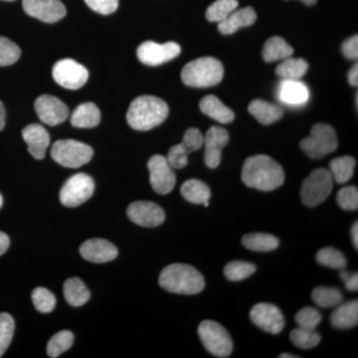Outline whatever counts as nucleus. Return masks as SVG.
<instances>
[{"mask_svg":"<svg viewBox=\"0 0 358 358\" xmlns=\"http://www.w3.org/2000/svg\"><path fill=\"white\" fill-rule=\"evenodd\" d=\"M242 181L248 187L261 192H272L284 183V169L268 155H253L245 162Z\"/></svg>","mask_w":358,"mask_h":358,"instance_id":"obj_1","label":"nucleus"},{"mask_svg":"<svg viewBox=\"0 0 358 358\" xmlns=\"http://www.w3.org/2000/svg\"><path fill=\"white\" fill-rule=\"evenodd\" d=\"M169 113V106L162 99L141 96L129 105L127 121L136 131H150L166 121Z\"/></svg>","mask_w":358,"mask_h":358,"instance_id":"obj_2","label":"nucleus"},{"mask_svg":"<svg viewBox=\"0 0 358 358\" xmlns=\"http://www.w3.org/2000/svg\"><path fill=\"white\" fill-rule=\"evenodd\" d=\"M159 285L171 293L196 294L203 291V275L194 267L186 264H173L162 271Z\"/></svg>","mask_w":358,"mask_h":358,"instance_id":"obj_3","label":"nucleus"},{"mask_svg":"<svg viewBox=\"0 0 358 358\" xmlns=\"http://www.w3.org/2000/svg\"><path fill=\"white\" fill-rule=\"evenodd\" d=\"M222 63L213 57H201L186 64L181 71V79L186 86L207 88L222 81Z\"/></svg>","mask_w":358,"mask_h":358,"instance_id":"obj_4","label":"nucleus"},{"mask_svg":"<svg viewBox=\"0 0 358 358\" xmlns=\"http://www.w3.org/2000/svg\"><path fill=\"white\" fill-rule=\"evenodd\" d=\"M338 145L336 131L327 124H315L310 136L301 141V150L313 159H322L336 152Z\"/></svg>","mask_w":358,"mask_h":358,"instance_id":"obj_5","label":"nucleus"},{"mask_svg":"<svg viewBox=\"0 0 358 358\" xmlns=\"http://www.w3.org/2000/svg\"><path fill=\"white\" fill-rule=\"evenodd\" d=\"M93 148L75 140H60L54 143L51 155L60 166L68 169H79L88 164L93 157Z\"/></svg>","mask_w":358,"mask_h":358,"instance_id":"obj_6","label":"nucleus"},{"mask_svg":"<svg viewBox=\"0 0 358 358\" xmlns=\"http://www.w3.org/2000/svg\"><path fill=\"white\" fill-rule=\"evenodd\" d=\"M334 187V178L331 171L326 169L313 171L301 188V199L308 207L317 206L329 196Z\"/></svg>","mask_w":358,"mask_h":358,"instance_id":"obj_7","label":"nucleus"},{"mask_svg":"<svg viewBox=\"0 0 358 358\" xmlns=\"http://www.w3.org/2000/svg\"><path fill=\"white\" fill-rule=\"evenodd\" d=\"M199 336L207 352L225 358L233 352V341L228 331L218 322L204 320L199 327Z\"/></svg>","mask_w":358,"mask_h":358,"instance_id":"obj_8","label":"nucleus"},{"mask_svg":"<svg viewBox=\"0 0 358 358\" xmlns=\"http://www.w3.org/2000/svg\"><path fill=\"white\" fill-rule=\"evenodd\" d=\"M95 192L93 178L86 173L71 176L60 192L61 203L67 207H77L91 199Z\"/></svg>","mask_w":358,"mask_h":358,"instance_id":"obj_9","label":"nucleus"},{"mask_svg":"<svg viewBox=\"0 0 358 358\" xmlns=\"http://www.w3.org/2000/svg\"><path fill=\"white\" fill-rule=\"evenodd\" d=\"M53 78L63 88L78 90L88 81L89 72L83 65L73 59L66 58L54 65Z\"/></svg>","mask_w":358,"mask_h":358,"instance_id":"obj_10","label":"nucleus"},{"mask_svg":"<svg viewBox=\"0 0 358 358\" xmlns=\"http://www.w3.org/2000/svg\"><path fill=\"white\" fill-rule=\"evenodd\" d=\"M150 185L155 192L166 195L173 192L176 183L173 169L164 155H155L148 162Z\"/></svg>","mask_w":358,"mask_h":358,"instance_id":"obj_11","label":"nucleus"},{"mask_svg":"<svg viewBox=\"0 0 358 358\" xmlns=\"http://www.w3.org/2000/svg\"><path fill=\"white\" fill-rule=\"evenodd\" d=\"M180 52V46L176 42L159 44L154 41H145L140 45L136 54L143 64L159 66L173 60Z\"/></svg>","mask_w":358,"mask_h":358,"instance_id":"obj_12","label":"nucleus"},{"mask_svg":"<svg viewBox=\"0 0 358 358\" xmlns=\"http://www.w3.org/2000/svg\"><path fill=\"white\" fill-rule=\"evenodd\" d=\"M250 319L264 331L272 334L281 333L285 327L281 310L272 303H257L250 312Z\"/></svg>","mask_w":358,"mask_h":358,"instance_id":"obj_13","label":"nucleus"},{"mask_svg":"<svg viewBox=\"0 0 358 358\" xmlns=\"http://www.w3.org/2000/svg\"><path fill=\"white\" fill-rule=\"evenodd\" d=\"M23 8L28 15L46 23H55L67 13L60 0H23Z\"/></svg>","mask_w":358,"mask_h":358,"instance_id":"obj_14","label":"nucleus"},{"mask_svg":"<svg viewBox=\"0 0 358 358\" xmlns=\"http://www.w3.org/2000/svg\"><path fill=\"white\" fill-rule=\"evenodd\" d=\"M35 110L44 124L57 126L69 117V109L60 99L50 95L40 96L35 102Z\"/></svg>","mask_w":358,"mask_h":358,"instance_id":"obj_15","label":"nucleus"},{"mask_svg":"<svg viewBox=\"0 0 358 358\" xmlns=\"http://www.w3.org/2000/svg\"><path fill=\"white\" fill-rule=\"evenodd\" d=\"M129 218L143 227H157L166 220V214L159 205L150 201H136L129 205Z\"/></svg>","mask_w":358,"mask_h":358,"instance_id":"obj_16","label":"nucleus"},{"mask_svg":"<svg viewBox=\"0 0 358 358\" xmlns=\"http://www.w3.org/2000/svg\"><path fill=\"white\" fill-rule=\"evenodd\" d=\"M229 141V134L219 127H211L204 136V162L209 169H216L220 164L222 150Z\"/></svg>","mask_w":358,"mask_h":358,"instance_id":"obj_17","label":"nucleus"},{"mask_svg":"<svg viewBox=\"0 0 358 358\" xmlns=\"http://www.w3.org/2000/svg\"><path fill=\"white\" fill-rule=\"evenodd\" d=\"M80 253L85 260L101 264L115 260L117 256V249L108 240L95 238L85 242L80 248Z\"/></svg>","mask_w":358,"mask_h":358,"instance_id":"obj_18","label":"nucleus"},{"mask_svg":"<svg viewBox=\"0 0 358 358\" xmlns=\"http://www.w3.org/2000/svg\"><path fill=\"white\" fill-rule=\"evenodd\" d=\"M23 140L28 145V152L34 159H42L45 157L47 148L50 145V136L38 124H32L22 131Z\"/></svg>","mask_w":358,"mask_h":358,"instance_id":"obj_19","label":"nucleus"},{"mask_svg":"<svg viewBox=\"0 0 358 358\" xmlns=\"http://www.w3.org/2000/svg\"><path fill=\"white\" fill-rule=\"evenodd\" d=\"M278 95L282 103L289 106L305 105L310 98L308 87L300 80H282Z\"/></svg>","mask_w":358,"mask_h":358,"instance_id":"obj_20","label":"nucleus"},{"mask_svg":"<svg viewBox=\"0 0 358 358\" xmlns=\"http://www.w3.org/2000/svg\"><path fill=\"white\" fill-rule=\"evenodd\" d=\"M257 20V14L252 7L236 9L223 20L218 23V30L224 35L233 34L243 27L253 25Z\"/></svg>","mask_w":358,"mask_h":358,"instance_id":"obj_21","label":"nucleus"},{"mask_svg":"<svg viewBox=\"0 0 358 358\" xmlns=\"http://www.w3.org/2000/svg\"><path fill=\"white\" fill-rule=\"evenodd\" d=\"M331 322L336 329H348L358 324V301L352 300L336 306L331 315Z\"/></svg>","mask_w":358,"mask_h":358,"instance_id":"obj_22","label":"nucleus"},{"mask_svg":"<svg viewBox=\"0 0 358 358\" xmlns=\"http://www.w3.org/2000/svg\"><path fill=\"white\" fill-rule=\"evenodd\" d=\"M100 122V110L94 103H81L71 115V124L78 129L95 128Z\"/></svg>","mask_w":358,"mask_h":358,"instance_id":"obj_23","label":"nucleus"},{"mask_svg":"<svg viewBox=\"0 0 358 358\" xmlns=\"http://www.w3.org/2000/svg\"><path fill=\"white\" fill-rule=\"evenodd\" d=\"M200 110L203 114L221 124H229L235 117L233 110L224 105L217 96L213 95L206 96L202 99L200 102Z\"/></svg>","mask_w":358,"mask_h":358,"instance_id":"obj_24","label":"nucleus"},{"mask_svg":"<svg viewBox=\"0 0 358 358\" xmlns=\"http://www.w3.org/2000/svg\"><path fill=\"white\" fill-rule=\"evenodd\" d=\"M249 112L255 117L257 121L266 126L279 121L284 115L279 106L268 103L267 101L260 100V99L250 103Z\"/></svg>","mask_w":358,"mask_h":358,"instance_id":"obj_25","label":"nucleus"},{"mask_svg":"<svg viewBox=\"0 0 358 358\" xmlns=\"http://www.w3.org/2000/svg\"><path fill=\"white\" fill-rule=\"evenodd\" d=\"M180 192L185 199L190 203L209 206V199L211 197L210 188L203 181L199 179H189L181 186Z\"/></svg>","mask_w":358,"mask_h":358,"instance_id":"obj_26","label":"nucleus"},{"mask_svg":"<svg viewBox=\"0 0 358 358\" xmlns=\"http://www.w3.org/2000/svg\"><path fill=\"white\" fill-rule=\"evenodd\" d=\"M64 296L72 307H82L90 300L89 289L79 278H71L64 284Z\"/></svg>","mask_w":358,"mask_h":358,"instance_id":"obj_27","label":"nucleus"},{"mask_svg":"<svg viewBox=\"0 0 358 358\" xmlns=\"http://www.w3.org/2000/svg\"><path fill=\"white\" fill-rule=\"evenodd\" d=\"M262 54L266 62H274L291 57L294 54V49L282 37L274 36L267 40L264 45Z\"/></svg>","mask_w":358,"mask_h":358,"instance_id":"obj_28","label":"nucleus"},{"mask_svg":"<svg viewBox=\"0 0 358 358\" xmlns=\"http://www.w3.org/2000/svg\"><path fill=\"white\" fill-rule=\"evenodd\" d=\"M242 244L245 248L256 252H268L279 247V239L274 235L266 233H252L242 238Z\"/></svg>","mask_w":358,"mask_h":358,"instance_id":"obj_29","label":"nucleus"},{"mask_svg":"<svg viewBox=\"0 0 358 358\" xmlns=\"http://www.w3.org/2000/svg\"><path fill=\"white\" fill-rule=\"evenodd\" d=\"M308 64L301 58H286L275 69V74L282 80H300L307 74Z\"/></svg>","mask_w":358,"mask_h":358,"instance_id":"obj_30","label":"nucleus"},{"mask_svg":"<svg viewBox=\"0 0 358 358\" xmlns=\"http://www.w3.org/2000/svg\"><path fill=\"white\" fill-rule=\"evenodd\" d=\"M355 166H357L355 159L350 155H345V157H336L331 160L329 164V169H331L329 171L334 181L339 185H343L352 178Z\"/></svg>","mask_w":358,"mask_h":358,"instance_id":"obj_31","label":"nucleus"},{"mask_svg":"<svg viewBox=\"0 0 358 358\" xmlns=\"http://www.w3.org/2000/svg\"><path fill=\"white\" fill-rule=\"evenodd\" d=\"M312 299L315 305L320 308H336L343 301V294L338 289L333 287H317L313 289Z\"/></svg>","mask_w":358,"mask_h":358,"instance_id":"obj_32","label":"nucleus"},{"mask_svg":"<svg viewBox=\"0 0 358 358\" xmlns=\"http://www.w3.org/2000/svg\"><path fill=\"white\" fill-rule=\"evenodd\" d=\"M237 0H216L206 11L207 20L211 22H222L233 11L236 10Z\"/></svg>","mask_w":358,"mask_h":358,"instance_id":"obj_33","label":"nucleus"},{"mask_svg":"<svg viewBox=\"0 0 358 358\" xmlns=\"http://www.w3.org/2000/svg\"><path fill=\"white\" fill-rule=\"evenodd\" d=\"M317 261L324 267L338 268V270H343L348 265V260L343 252L333 247L320 249L317 254Z\"/></svg>","mask_w":358,"mask_h":358,"instance_id":"obj_34","label":"nucleus"},{"mask_svg":"<svg viewBox=\"0 0 358 358\" xmlns=\"http://www.w3.org/2000/svg\"><path fill=\"white\" fill-rule=\"evenodd\" d=\"M74 343V336L69 331H62L52 336L47 345V355L49 357H60L63 352H67Z\"/></svg>","mask_w":358,"mask_h":358,"instance_id":"obj_35","label":"nucleus"},{"mask_svg":"<svg viewBox=\"0 0 358 358\" xmlns=\"http://www.w3.org/2000/svg\"><path fill=\"white\" fill-rule=\"evenodd\" d=\"M255 272L256 266L244 261H233L224 268V274L231 282L243 281Z\"/></svg>","mask_w":358,"mask_h":358,"instance_id":"obj_36","label":"nucleus"},{"mask_svg":"<svg viewBox=\"0 0 358 358\" xmlns=\"http://www.w3.org/2000/svg\"><path fill=\"white\" fill-rule=\"evenodd\" d=\"M320 338V334L315 329H306L299 327L289 334L292 343L301 350L315 348L319 345Z\"/></svg>","mask_w":358,"mask_h":358,"instance_id":"obj_37","label":"nucleus"},{"mask_svg":"<svg viewBox=\"0 0 358 358\" xmlns=\"http://www.w3.org/2000/svg\"><path fill=\"white\" fill-rule=\"evenodd\" d=\"M15 324L8 313H0V357L4 355L13 341Z\"/></svg>","mask_w":358,"mask_h":358,"instance_id":"obj_38","label":"nucleus"},{"mask_svg":"<svg viewBox=\"0 0 358 358\" xmlns=\"http://www.w3.org/2000/svg\"><path fill=\"white\" fill-rule=\"evenodd\" d=\"M21 50L14 42L6 37L0 36V67H6L17 62Z\"/></svg>","mask_w":358,"mask_h":358,"instance_id":"obj_39","label":"nucleus"},{"mask_svg":"<svg viewBox=\"0 0 358 358\" xmlns=\"http://www.w3.org/2000/svg\"><path fill=\"white\" fill-rule=\"evenodd\" d=\"M32 301L38 312L49 313L55 308L56 298L49 289L36 288L32 293Z\"/></svg>","mask_w":358,"mask_h":358,"instance_id":"obj_40","label":"nucleus"},{"mask_svg":"<svg viewBox=\"0 0 358 358\" xmlns=\"http://www.w3.org/2000/svg\"><path fill=\"white\" fill-rule=\"evenodd\" d=\"M322 313L317 308L306 307L296 315V322L299 327L306 329H315L322 322Z\"/></svg>","mask_w":358,"mask_h":358,"instance_id":"obj_41","label":"nucleus"},{"mask_svg":"<svg viewBox=\"0 0 358 358\" xmlns=\"http://www.w3.org/2000/svg\"><path fill=\"white\" fill-rule=\"evenodd\" d=\"M336 202L343 210H357L358 190L355 186H345L336 195Z\"/></svg>","mask_w":358,"mask_h":358,"instance_id":"obj_42","label":"nucleus"},{"mask_svg":"<svg viewBox=\"0 0 358 358\" xmlns=\"http://www.w3.org/2000/svg\"><path fill=\"white\" fill-rule=\"evenodd\" d=\"M203 134L199 129H188L183 136V140L181 141L180 145L185 148L188 154H192L193 152L200 150L203 145Z\"/></svg>","mask_w":358,"mask_h":358,"instance_id":"obj_43","label":"nucleus"},{"mask_svg":"<svg viewBox=\"0 0 358 358\" xmlns=\"http://www.w3.org/2000/svg\"><path fill=\"white\" fill-rule=\"evenodd\" d=\"M188 155L189 154L186 152L185 148L179 143L169 150L166 159L173 169H181L187 166Z\"/></svg>","mask_w":358,"mask_h":358,"instance_id":"obj_44","label":"nucleus"},{"mask_svg":"<svg viewBox=\"0 0 358 358\" xmlns=\"http://www.w3.org/2000/svg\"><path fill=\"white\" fill-rule=\"evenodd\" d=\"M87 6L103 15H109L114 13L119 7V0H85Z\"/></svg>","mask_w":358,"mask_h":358,"instance_id":"obj_45","label":"nucleus"},{"mask_svg":"<svg viewBox=\"0 0 358 358\" xmlns=\"http://www.w3.org/2000/svg\"><path fill=\"white\" fill-rule=\"evenodd\" d=\"M343 55L346 58L352 59V60H357L358 57V36L350 37L343 42V47H341Z\"/></svg>","mask_w":358,"mask_h":358,"instance_id":"obj_46","label":"nucleus"},{"mask_svg":"<svg viewBox=\"0 0 358 358\" xmlns=\"http://www.w3.org/2000/svg\"><path fill=\"white\" fill-rule=\"evenodd\" d=\"M341 279L345 282V288L350 292H357L358 289V275L357 273L350 274L345 268H343L341 272Z\"/></svg>","mask_w":358,"mask_h":358,"instance_id":"obj_47","label":"nucleus"},{"mask_svg":"<svg viewBox=\"0 0 358 358\" xmlns=\"http://www.w3.org/2000/svg\"><path fill=\"white\" fill-rule=\"evenodd\" d=\"M348 82L353 87H357L358 85V65L353 66L350 72H348Z\"/></svg>","mask_w":358,"mask_h":358,"instance_id":"obj_48","label":"nucleus"},{"mask_svg":"<svg viewBox=\"0 0 358 358\" xmlns=\"http://www.w3.org/2000/svg\"><path fill=\"white\" fill-rule=\"evenodd\" d=\"M9 244H10V241H9L8 236H7L6 233L0 232V256L6 253L7 249H8Z\"/></svg>","mask_w":358,"mask_h":358,"instance_id":"obj_49","label":"nucleus"},{"mask_svg":"<svg viewBox=\"0 0 358 358\" xmlns=\"http://www.w3.org/2000/svg\"><path fill=\"white\" fill-rule=\"evenodd\" d=\"M6 112L3 103L0 101V131L6 127Z\"/></svg>","mask_w":358,"mask_h":358,"instance_id":"obj_50","label":"nucleus"},{"mask_svg":"<svg viewBox=\"0 0 358 358\" xmlns=\"http://www.w3.org/2000/svg\"><path fill=\"white\" fill-rule=\"evenodd\" d=\"M352 239L353 246L355 247V249H358V223L355 222L353 224L352 229Z\"/></svg>","mask_w":358,"mask_h":358,"instance_id":"obj_51","label":"nucleus"},{"mask_svg":"<svg viewBox=\"0 0 358 358\" xmlns=\"http://www.w3.org/2000/svg\"><path fill=\"white\" fill-rule=\"evenodd\" d=\"M301 2L306 4V6H315L317 3V0H301Z\"/></svg>","mask_w":358,"mask_h":358,"instance_id":"obj_52","label":"nucleus"},{"mask_svg":"<svg viewBox=\"0 0 358 358\" xmlns=\"http://www.w3.org/2000/svg\"><path fill=\"white\" fill-rule=\"evenodd\" d=\"M280 358H296V355H289V353H282L279 357Z\"/></svg>","mask_w":358,"mask_h":358,"instance_id":"obj_53","label":"nucleus"},{"mask_svg":"<svg viewBox=\"0 0 358 358\" xmlns=\"http://www.w3.org/2000/svg\"><path fill=\"white\" fill-rule=\"evenodd\" d=\"M2 202H3V200H2L1 194H0V208H1Z\"/></svg>","mask_w":358,"mask_h":358,"instance_id":"obj_54","label":"nucleus"},{"mask_svg":"<svg viewBox=\"0 0 358 358\" xmlns=\"http://www.w3.org/2000/svg\"><path fill=\"white\" fill-rule=\"evenodd\" d=\"M6 1H13V0H6Z\"/></svg>","mask_w":358,"mask_h":358,"instance_id":"obj_55","label":"nucleus"}]
</instances>
